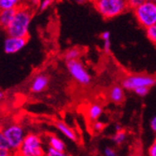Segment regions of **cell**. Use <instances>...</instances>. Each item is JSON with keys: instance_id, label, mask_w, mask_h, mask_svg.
<instances>
[{"instance_id": "1", "label": "cell", "mask_w": 156, "mask_h": 156, "mask_svg": "<svg viewBox=\"0 0 156 156\" xmlns=\"http://www.w3.org/2000/svg\"><path fill=\"white\" fill-rule=\"evenodd\" d=\"M34 9L26 5H22L18 7L15 10L14 17L7 27L8 36L13 37H28L29 26L33 18Z\"/></svg>"}, {"instance_id": "2", "label": "cell", "mask_w": 156, "mask_h": 156, "mask_svg": "<svg viewBox=\"0 0 156 156\" xmlns=\"http://www.w3.org/2000/svg\"><path fill=\"white\" fill-rule=\"evenodd\" d=\"M95 9L104 19L115 18L127 9V0H95Z\"/></svg>"}, {"instance_id": "3", "label": "cell", "mask_w": 156, "mask_h": 156, "mask_svg": "<svg viewBox=\"0 0 156 156\" xmlns=\"http://www.w3.org/2000/svg\"><path fill=\"white\" fill-rule=\"evenodd\" d=\"M2 133L12 154H17L26 136L23 127L18 123H10L4 127Z\"/></svg>"}, {"instance_id": "4", "label": "cell", "mask_w": 156, "mask_h": 156, "mask_svg": "<svg viewBox=\"0 0 156 156\" xmlns=\"http://www.w3.org/2000/svg\"><path fill=\"white\" fill-rule=\"evenodd\" d=\"M133 10L137 23L145 29L156 23V3L148 0Z\"/></svg>"}, {"instance_id": "5", "label": "cell", "mask_w": 156, "mask_h": 156, "mask_svg": "<svg viewBox=\"0 0 156 156\" xmlns=\"http://www.w3.org/2000/svg\"><path fill=\"white\" fill-rule=\"evenodd\" d=\"M19 155L23 156H42L45 154L43 144L39 136L28 134L25 136L23 142L18 151Z\"/></svg>"}, {"instance_id": "6", "label": "cell", "mask_w": 156, "mask_h": 156, "mask_svg": "<svg viewBox=\"0 0 156 156\" xmlns=\"http://www.w3.org/2000/svg\"><path fill=\"white\" fill-rule=\"evenodd\" d=\"M66 66L68 69L69 74L71 77L80 85L87 86L92 81V77L89 72L86 70L83 64L79 60H71L67 61Z\"/></svg>"}, {"instance_id": "7", "label": "cell", "mask_w": 156, "mask_h": 156, "mask_svg": "<svg viewBox=\"0 0 156 156\" xmlns=\"http://www.w3.org/2000/svg\"><path fill=\"white\" fill-rule=\"evenodd\" d=\"M155 84V80L152 77L145 75H131L127 76L122 80V86L124 90L134 91L137 87L147 86L151 87Z\"/></svg>"}, {"instance_id": "8", "label": "cell", "mask_w": 156, "mask_h": 156, "mask_svg": "<svg viewBox=\"0 0 156 156\" xmlns=\"http://www.w3.org/2000/svg\"><path fill=\"white\" fill-rule=\"evenodd\" d=\"M28 37L8 36L4 42V51L7 54H14L23 49L27 43Z\"/></svg>"}, {"instance_id": "9", "label": "cell", "mask_w": 156, "mask_h": 156, "mask_svg": "<svg viewBox=\"0 0 156 156\" xmlns=\"http://www.w3.org/2000/svg\"><path fill=\"white\" fill-rule=\"evenodd\" d=\"M48 84H49L48 77L44 74H38L34 78L31 83L30 90L34 94H40L47 88Z\"/></svg>"}, {"instance_id": "10", "label": "cell", "mask_w": 156, "mask_h": 156, "mask_svg": "<svg viewBox=\"0 0 156 156\" xmlns=\"http://www.w3.org/2000/svg\"><path fill=\"white\" fill-rule=\"evenodd\" d=\"M109 100L115 104H121L124 100V89L121 85L113 86L108 93Z\"/></svg>"}, {"instance_id": "11", "label": "cell", "mask_w": 156, "mask_h": 156, "mask_svg": "<svg viewBox=\"0 0 156 156\" xmlns=\"http://www.w3.org/2000/svg\"><path fill=\"white\" fill-rule=\"evenodd\" d=\"M16 9H8L0 10V27L3 29H7V27L11 23Z\"/></svg>"}, {"instance_id": "12", "label": "cell", "mask_w": 156, "mask_h": 156, "mask_svg": "<svg viewBox=\"0 0 156 156\" xmlns=\"http://www.w3.org/2000/svg\"><path fill=\"white\" fill-rule=\"evenodd\" d=\"M56 127H57V129L68 139L72 140V141H77L78 136H77L75 131L71 128V127H69L66 123H65L62 121H58V122H56Z\"/></svg>"}, {"instance_id": "13", "label": "cell", "mask_w": 156, "mask_h": 156, "mask_svg": "<svg viewBox=\"0 0 156 156\" xmlns=\"http://www.w3.org/2000/svg\"><path fill=\"white\" fill-rule=\"evenodd\" d=\"M103 113V108L101 105H99L97 103L92 104L87 110V117L90 121L94 122L98 120V118L101 116Z\"/></svg>"}, {"instance_id": "14", "label": "cell", "mask_w": 156, "mask_h": 156, "mask_svg": "<svg viewBox=\"0 0 156 156\" xmlns=\"http://www.w3.org/2000/svg\"><path fill=\"white\" fill-rule=\"evenodd\" d=\"M48 145L63 152H65L66 151V144L64 141L53 135L48 136Z\"/></svg>"}, {"instance_id": "15", "label": "cell", "mask_w": 156, "mask_h": 156, "mask_svg": "<svg viewBox=\"0 0 156 156\" xmlns=\"http://www.w3.org/2000/svg\"><path fill=\"white\" fill-rule=\"evenodd\" d=\"M25 0H0V10L8 9H17L24 5Z\"/></svg>"}, {"instance_id": "16", "label": "cell", "mask_w": 156, "mask_h": 156, "mask_svg": "<svg viewBox=\"0 0 156 156\" xmlns=\"http://www.w3.org/2000/svg\"><path fill=\"white\" fill-rule=\"evenodd\" d=\"M82 55V51L80 48H71L66 51L65 53V59L66 61H71V60H77Z\"/></svg>"}, {"instance_id": "17", "label": "cell", "mask_w": 156, "mask_h": 156, "mask_svg": "<svg viewBox=\"0 0 156 156\" xmlns=\"http://www.w3.org/2000/svg\"><path fill=\"white\" fill-rule=\"evenodd\" d=\"M126 138H127L126 133L123 130H121V131H118V132H116L114 135H113L112 141L117 145H122L126 140Z\"/></svg>"}, {"instance_id": "18", "label": "cell", "mask_w": 156, "mask_h": 156, "mask_svg": "<svg viewBox=\"0 0 156 156\" xmlns=\"http://www.w3.org/2000/svg\"><path fill=\"white\" fill-rule=\"evenodd\" d=\"M146 34H147V37L149 38V40L156 46V23L147 28Z\"/></svg>"}, {"instance_id": "19", "label": "cell", "mask_w": 156, "mask_h": 156, "mask_svg": "<svg viewBox=\"0 0 156 156\" xmlns=\"http://www.w3.org/2000/svg\"><path fill=\"white\" fill-rule=\"evenodd\" d=\"M45 154H47L48 156H64V155H66L65 152L60 151L56 150V149H54L49 145H48L47 149L45 150Z\"/></svg>"}, {"instance_id": "20", "label": "cell", "mask_w": 156, "mask_h": 156, "mask_svg": "<svg viewBox=\"0 0 156 156\" xmlns=\"http://www.w3.org/2000/svg\"><path fill=\"white\" fill-rule=\"evenodd\" d=\"M136 95L140 96V97H144L146 96L149 92H150V87H147V86H141V87H137L136 88L134 91H133Z\"/></svg>"}, {"instance_id": "21", "label": "cell", "mask_w": 156, "mask_h": 156, "mask_svg": "<svg viewBox=\"0 0 156 156\" xmlns=\"http://www.w3.org/2000/svg\"><path fill=\"white\" fill-rule=\"evenodd\" d=\"M105 127V123L102 122H99V121H94L93 122V125H92V128L94 132H100L104 129Z\"/></svg>"}, {"instance_id": "22", "label": "cell", "mask_w": 156, "mask_h": 156, "mask_svg": "<svg viewBox=\"0 0 156 156\" xmlns=\"http://www.w3.org/2000/svg\"><path fill=\"white\" fill-rule=\"evenodd\" d=\"M146 1H148V0H127V3H128L129 9H136V7H138L141 4H143Z\"/></svg>"}, {"instance_id": "23", "label": "cell", "mask_w": 156, "mask_h": 156, "mask_svg": "<svg viewBox=\"0 0 156 156\" xmlns=\"http://www.w3.org/2000/svg\"><path fill=\"white\" fill-rule=\"evenodd\" d=\"M40 1H41V0H25L24 5L30 7L32 9L35 10V9H37V8L39 7Z\"/></svg>"}, {"instance_id": "24", "label": "cell", "mask_w": 156, "mask_h": 156, "mask_svg": "<svg viewBox=\"0 0 156 156\" xmlns=\"http://www.w3.org/2000/svg\"><path fill=\"white\" fill-rule=\"evenodd\" d=\"M51 4H52V0H41L38 9L41 11H43V10L47 9L48 8H50Z\"/></svg>"}, {"instance_id": "25", "label": "cell", "mask_w": 156, "mask_h": 156, "mask_svg": "<svg viewBox=\"0 0 156 156\" xmlns=\"http://www.w3.org/2000/svg\"><path fill=\"white\" fill-rule=\"evenodd\" d=\"M103 50L106 53H109L111 51V41L110 38L103 40Z\"/></svg>"}, {"instance_id": "26", "label": "cell", "mask_w": 156, "mask_h": 156, "mask_svg": "<svg viewBox=\"0 0 156 156\" xmlns=\"http://www.w3.org/2000/svg\"><path fill=\"white\" fill-rule=\"evenodd\" d=\"M0 149H9L2 131H0Z\"/></svg>"}, {"instance_id": "27", "label": "cell", "mask_w": 156, "mask_h": 156, "mask_svg": "<svg viewBox=\"0 0 156 156\" xmlns=\"http://www.w3.org/2000/svg\"><path fill=\"white\" fill-rule=\"evenodd\" d=\"M104 154L106 156H115L117 154L116 151L111 147H106L104 149Z\"/></svg>"}, {"instance_id": "28", "label": "cell", "mask_w": 156, "mask_h": 156, "mask_svg": "<svg viewBox=\"0 0 156 156\" xmlns=\"http://www.w3.org/2000/svg\"><path fill=\"white\" fill-rule=\"evenodd\" d=\"M148 153H149L150 156H156V139L154 140V142L150 147Z\"/></svg>"}, {"instance_id": "29", "label": "cell", "mask_w": 156, "mask_h": 156, "mask_svg": "<svg viewBox=\"0 0 156 156\" xmlns=\"http://www.w3.org/2000/svg\"><path fill=\"white\" fill-rule=\"evenodd\" d=\"M12 154L9 149H0V156H9Z\"/></svg>"}, {"instance_id": "30", "label": "cell", "mask_w": 156, "mask_h": 156, "mask_svg": "<svg viewBox=\"0 0 156 156\" xmlns=\"http://www.w3.org/2000/svg\"><path fill=\"white\" fill-rule=\"evenodd\" d=\"M150 125H151V130H152V131H153V132L156 134V116H155V117H153V118L151 119Z\"/></svg>"}, {"instance_id": "31", "label": "cell", "mask_w": 156, "mask_h": 156, "mask_svg": "<svg viewBox=\"0 0 156 156\" xmlns=\"http://www.w3.org/2000/svg\"><path fill=\"white\" fill-rule=\"evenodd\" d=\"M101 38H102V40L110 38V32H109V31H105V32H103V33L101 34Z\"/></svg>"}, {"instance_id": "32", "label": "cell", "mask_w": 156, "mask_h": 156, "mask_svg": "<svg viewBox=\"0 0 156 156\" xmlns=\"http://www.w3.org/2000/svg\"><path fill=\"white\" fill-rule=\"evenodd\" d=\"M114 129H115V131H116V132H118V131L122 130V125H121V124L116 123V124L114 125Z\"/></svg>"}, {"instance_id": "33", "label": "cell", "mask_w": 156, "mask_h": 156, "mask_svg": "<svg viewBox=\"0 0 156 156\" xmlns=\"http://www.w3.org/2000/svg\"><path fill=\"white\" fill-rule=\"evenodd\" d=\"M75 1L78 3V4H84L86 2V0H75Z\"/></svg>"}, {"instance_id": "34", "label": "cell", "mask_w": 156, "mask_h": 156, "mask_svg": "<svg viewBox=\"0 0 156 156\" xmlns=\"http://www.w3.org/2000/svg\"><path fill=\"white\" fill-rule=\"evenodd\" d=\"M4 97H5V94L3 92H0V100H2Z\"/></svg>"}, {"instance_id": "35", "label": "cell", "mask_w": 156, "mask_h": 156, "mask_svg": "<svg viewBox=\"0 0 156 156\" xmlns=\"http://www.w3.org/2000/svg\"><path fill=\"white\" fill-rule=\"evenodd\" d=\"M151 2H153V3H156V0H151Z\"/></svg>"}, {"instance_id": "36", "label": "cell", "mask_w": 156, "mask_h": 156, "mask_svg": "<svg viewBox=\"0 0 156 156\" xmlns=\"http://www.w3.org/2000/svg\"><path fill=\"white\" fill-rule=\"evenodd\" d=\"M0 131H1V130H0Z\"/></svg>"}]
</instances>
